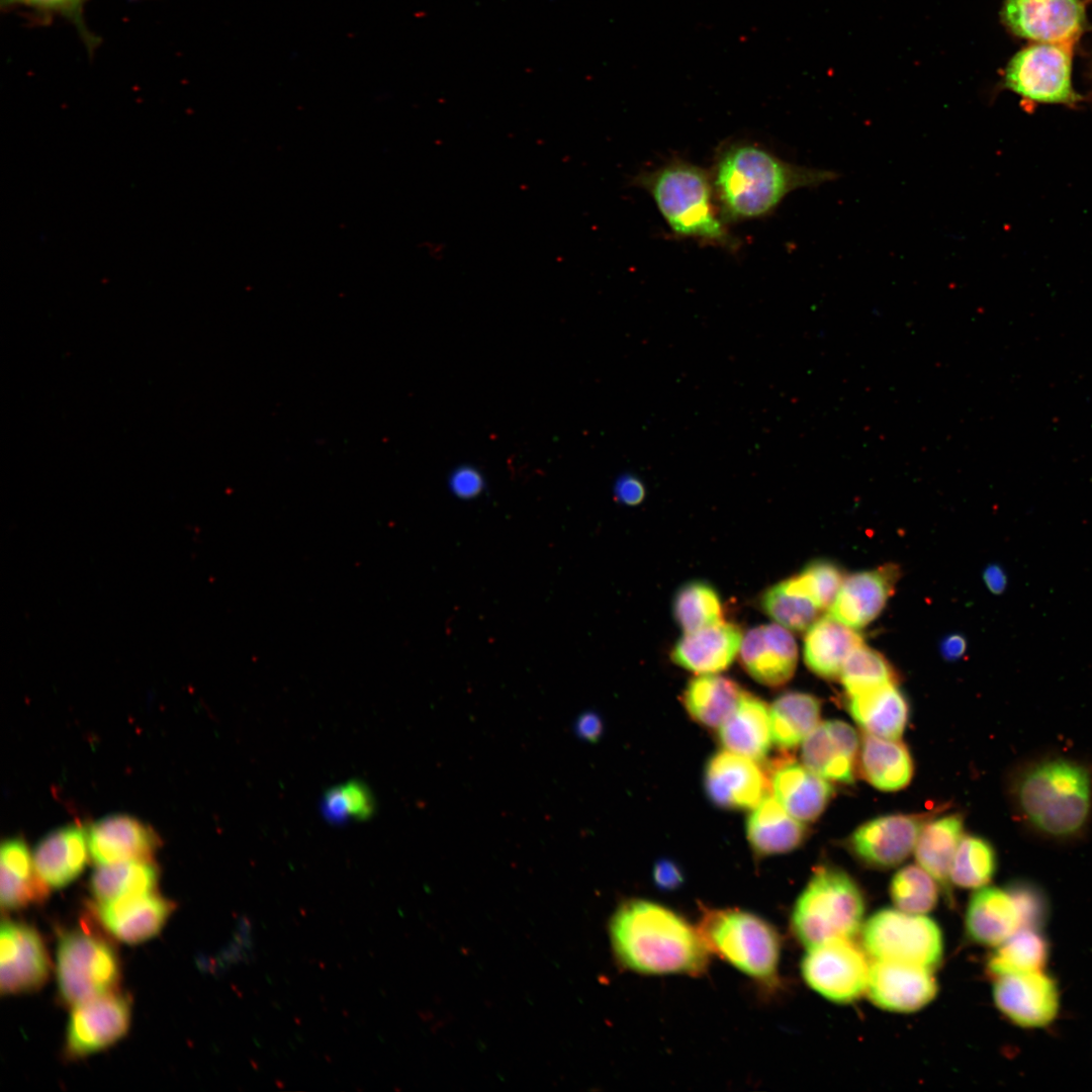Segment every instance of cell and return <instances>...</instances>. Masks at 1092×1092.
<instances>
[{"label":"cell","instance_id":"f5cc1de1","mask_svg":"<svg viewBox=\"0 0 1092 1092\" xmlns=\"http://www.w3.org/2000/svg\"><path fill=\"white\" fill-rule=\"evenodd\" d=\"M966 649V638L958 633H952L945 636L939 644V652L941 656L947 661L958 660L964 655Z\"/></svg>","mask_w":1092,"mask_h":1092},{"label":"cell","instance_id":"60d3db41","mask_svg":"<svg viewBox=\"0 0 1092 1092\" xmlns=\"http://www.w3.org/2000/svg\"><path fill=\"white\" fill-rule=\"evenodd\" d=\"M840 681L846 696H852L890 684H898V673L890 661L879 651L859 645L846 658Z\"/></svg>","mask_w":1092,"mask_h":1092},{"label":"cell","instance_id":"83f0119b","mask_svg":"<svg viewBox=\"0 0 1092 1092\" xmlns=\"http://www.w3.org/2000/svg\"><path fill=\"white\" fill-rule=\"evenodd\" d=\"M722 746L731 752L762 760L771 745L769 707L758 697L744 691L732 714L717 729Z\"/></svg>","mask_w":1092,"mask_h":1092},{"label":"cell","instance_id":"f546056e","mask_svg":"<svg viewBox=\"0 0 1092 1092\" xmlns=\"http://www.w3.org/2000/svg\"><path fill=\"white\" fill-rule=\"evenodd\" d=\"M964 836V817L951 813L930 819L920 832L914 851L918 864L936 881L947 902L952 903L950 869Z\"/></svg>","mask_w":1092,"mask_h":1092},{"label":"cell","instance_id":"74e56055","mask_svg":"<svg viewBox=\"0 0 1092 1092\" xmlns=\"http://www.w3.org/2000/svg\"><path fill=\"white\" fill-rule=\"evenodd\" d=\"M90 0H0V9L5 12L22 11L32 26L51 25L55 18H62L72 24L92 57L99 47L101 38L94 34L85 21L84 10Z\"/></svg>","mask_w":1092,"mask_h":1092},{"label":"cell","instance_id":"5b68a950","mask_svg":"<svg viewBox=\"0 0 1092 1092\" xmlns=\"http://www.w3.org/2000/svg\"><path fill=\"white\" fill-rule=\"evenodd\" d=\"M864 896L854 879L835 866L815 869L797 898L790 925L806 948L851 939L862 927Z\"/></svg>","mask_w":1092,"mask_h":1092},{"label":"cell","instance_id":"f35d334b","mask_svg":"<svg viewBox=\"0 0 1092 1092\" xmlns=\"http://www.w3.org/2000/svg\"><path fill=\"white\" fill-rule=\"evenodd\" d=\"M672 614L684 633H690L724 621L717 589L709 582L690 580L676 590Z\"/></svg>","mask_w":1092,"mask_h":1092},{"label":"cell","instance_id":"277c9868","mask_svg":"<svg viewBox=\"0 0 1092 1092\" xmlns=\"http://www.w3.org/2000/svg\"><path fill=\"white\" fill-rule=\"evenodd\" d=\"M634 183L653 198L674 236L732 252L738 250L740 242L723 220L711 174L703 168L676 159L640 173Z\"/></svg>","mask_w":1092,"mask_h":1092},{"label":"cell","instance_id":"b9f144b4","mask_svg":"<svg viewBox=\"0 0 1092 1092\" xmlns=\"http://www.w3.org/2000/svg\"><path fill=\"white\" fill-rule=\"evenodd\" d=\"M889 890L897 909L917 915L932 911L941 891L936 881L919 864L900 868L892 877Z\"/></svg>","mask_w":1092,"mask_h":1092},{"label":"cell","instance_id":"ac0fdd59","mask_svg":"<svg viewBox=\"0 0 1092 1092\" xmlns=\"http://www.w3.org/2000/svg\"><path fill=\"white\" fill-rule=\"evenodd\" d=\"M900 576V567L894 563L845 576L829 615L853 629L866 627L882 613Z\"/></svg>","mask_w":1092,"mask_h":1092},{"label":"cell","instance_id":"8fae6325","mask_svg":"<svg viewBox=\"0 0 1092 1092\" xmlns=\"http://www.w3.org/2000/svg\"><path fill=\"white\" fill-rule=\"evenodd\" d=\"M939 812L938 808L871 819L849 835L847 847L866 866L880 870L897 867L911 854L921 830Z\"/></svg>","mask_w":1092,"mask_h":1092},{"label":"cell","instance_id":"7a4b0ae2","mask_svg":"<svg viewBox=\"0 0 1092 1092\" xmlns=\"http://www.w3.org/2000/svg\"><path fill=\"white\" fill-rule=\"evenodd\" d=\"M615 957L644 975H703L710 963L698 927L672 909L646 899L624 901L611 918Z\"/></svg>","mask_w":1092,"mask_h":1092},{"label":"cell","instance_id":"2e32d148","mask_svg":"<svg viewBox=\"0 0 1092 1092\" xmlns=\"http://www.w3.org/2000/svg\"><path fill=\"white\" fill-rule=\"evenodd\" d=\"M130 1005L126 997L109 993L74 1006L67 1029V1051L84 1057L101 1051L127 1031Z\"/></svg>","mask_w":1092,"mask_h":1092},{"label":"cell","instance_id":"1f68e13d","mask_svg":"<svg viewBox=\"0 0 1092 1092\" xmlns=\"http://www.w3.org/2000/svg\"><path fill=\"white\" fill-rule=\"evenodd\" d=\"M859 776L883 792L905 788L914 772L911 754L899 739H887L866 733L857 756Z\"/></svg>","mask_w":1092,"mask_h":1092},{"label":"cell","instance_id":"ee69618b","mask_svg":"<svg viewBox=\"0 0 1092 1092\" xmlns=\"http://www.w3.org/2000/svg\"><path fill=\"white\" fill-rule=\"evenodd\" d=\"M759 607L777 624L797 633L808 630L820 611L808 598L788 592L782 581L760 595Z\"/></svg>","mask_w":1092,"mask_h":1092},{"label":"cell","instance_id":"9a60e30c","mask_svg":"<svg viewBox=\"0 0 1092 1092\" xmlns=\"http://www.w3.org/2000/svg\"><path fill=\"white\" fill-rule=\"evenodd\" d=\"M50 961L35 929L10 920L3 921L0 934V989L2 994L37 990L48 980Z\"/></svg>","mask_w":1092,"mask_h":1092},{"label":"cell","instance_id":"7bdbcfd3","mask_svg":"<svg viewBox=\"0 0 1092 1092\" xmlns=\"http://www.w3.org/2000/svg\"><path fill=\"white\" fill-rule=\"evenodd\" d=\"M836 563L818 559L809 562L799 573L782 581L785 588L811 600L820 610L829 609L844 580Z\"/></svg>","mask_w":1092,"mask_h":1092},{"label":"cell","instance_id":"bcb514c9","mask_svg":"<svg viewBox=\"0 0 1092 1092\" xmlns=\"http://www.w3.org/2000/svg\"><path fill=\"white\" fill-rule=\"evenodd\" d=\"M1007 888L1013 895L1021 918V928L1042 929L1049 917V901L1044 891L1034 882L1018 879Z\"/></svg>","mask_w":1092,"mask_h":1092},{"label":"cell","instance_id":"7402d4cb","mask_svg":"<svg viewBox=\"0 0 1092 1092\" xmlns=\"http://www.w3.org/2000/svg\"><path fill=\"white\" fill-rule=\"evenodd\" d=\"M174 909L171 901L152 892L96 901L94 913L115 938L140 943L157 935Z\"/></svg>","mask_w":1092,"mask_h":1092},{"label":"cell","instance_id":"7c38bea8","mask_svg":"<svg viewBox=\"0 0 1092 1092\" xmlns=\"http://www.w3.org/2000/svg\"><path fill=\"white\" fill-rule=\"evenodd\" d=\"M1000 15L1013 34L1033 42L1074 46L1086 26L1081 0H1004Z\"/></svg>","mask_w":1092,"mask_h":1092},{"label":"cell","instance_id":"8992f818","mask_svg":"<svg viewBox=\"0 0 1092 1092\" xmlns=\"http://www.w3.org/2000/svg\"><path fill=\"white\" fill-rule=\"evenodd\" d=\"M708 949L760 986L779 984L782 940L772 924L737 908H702L697 925Z\"/></svg>","mask_w":1092,"mask_h":1092},{"label":"cell","instance_id":"4316f807","mask_svg":"<svg viewBox=\"0 0 1092 1092\" xmlns=\"http://www.w3.org/2000/svg\"><path fill=\"white\" fill-rule=\"evenodd\" d=\"M806 824L786 811L767 794L751 809L746 820V837L753 852L760 857L787 853L806 840Z\"/></svg>","mask_w":1092,"mask_h":1092},{"label":"cell","instance_id":"816d5d0a","mask_svg":"<svg viewBox=\"0 0 1092 1092\" xmlns=\"http://www.w3.org/2000/svg\"><path fill=\"white\" fill-rule=\"evenodd\" d=\"M982 576L985 585L992 594L1001 595L1005 592L1008 584V578L1001 565L996 563L987 565Z\"/></svg>","mask_w":1092,"mask_h":1092},{"label":"cell","instance_id":"8d00e7d4","mask_svg":"<svg viewBox=\"0 0 1092 1092\" xmlns=\"http://www.w3.org/2000/svg\"><path fill=\"white\" fill-rule=\"evenodd\" d=\"M158 871L149 860H124L102 864L92 875L90 889L97 901L152 892Z\"/></svg>","mask_w":1092,"mask_h":1092},{"label":"cell","instance_id":"d6a6232c","mask_svg":"<svg viewBox=\"0 0 1092 1092\" xmlns=\"http://www.w3.org/2000/svg\"><path fill=\"white\" fill-rule=\"evenodd\" d=\"M0 901L7 910L39 903L49 895L50 887L39 878L33 856L26 843L17 837L1 845Z\"/></svg>","mask_w":1092,"mask_h":1092},{"label":"cell","instance_id":"4fadbf2b","mask_svg":"<svg viewBox=\"0 0 1092 1092\" xmlns=\"http://www.w3.org/2000/svg\"><path fill=\"white\" fill-rule=\"evenodd\" d=\"M997 1010L1022 1028L1050 1025L1058 1016L1061 994L1057 980L1044 971L1005 975L993 979Z\"/></svg>","mask_w":1092,"mask_h":1092},{"label":"cell","instance_id":"30bf717a","mask_svg":"<svg viewBox=\"0 0 1092 1092\" xmlns=\"http://www.w3.org/2000/svg\"><path fill=\"white\" fill-rule=\"evenodd\" d=\"M870 967L864 949L851 939H836L807 948L800 970L816 993L830 1002L848 1004L866 991Z\"/></svg>","mask_w":1092,"mask_h":1092},{"label":"cell","instance_id":"cb8c5ba5","mask_svg":"<svg viewBox=\"0 0 1092 1092\" xmlns=\"http://www.w3.org/2000/svg\"><path fill=\"white\" fill-rule=\"evenodd\" d=\"M1021 928L1017 903L1007 888L984 886L972 894L965 913L968 938L995 947Z\"/></svg>","mask_w":1092,"mask_h":1092},{"label":"cell","instance_id":"603a6c76","mask_svg":"<svg viewBox=\"0 0 1092 1092\" xmlns=\"http://www.w3.org/2000/svg\"><path fill=\"white\" fill-rule=\"evenodd\" d=\"M87 835L90 856L99 866L149 860L158 846V838L149 826L122 814L97 820Z\"/></svg>","mask_w":1092,"mask_h":1092},{"label":"cell","instance_id":"9c48e42d","mask_svg":"<svg viewBox=\"0 0 1092 1092\" xmlns=\"http://www.w3.org/2000/svg\"><path fill=\"white\" fill-rule=\"evenodd\" d=\"M1073 47L1033 42L1023 48L1007 64L1003 86L1034 103L1077 106L1083 97L1072 84Z\"/></svg>","mask_w":1092,"mask_h":1092},{"label":"cell","instance_id":"52a82bcc","mask_svg":"<svg viewBox=\"0 0 1092 1092\" xmlns=\"http://www.w3.org/2000/svg\"><path fill=\"white\" fill-rule=\"evenodd\" d=\"M866 953L875 961L912 965L933 970L943 957V936L938 924L924 915L884 908L861 927Z\"/></svg>","mask_w":1092,"mask_h":1092},{"label":"cell","instance_id":"ab89813d","mask_svg":"<svg viewBox=\"0 0 1092 1092\" xmlns=\"http://www.w3.org/2000/svg\"><path fill=\"white\" fill-rule=\"evenodd\" d=\"M997 869L998 854L993 843L979 835H964L951 863L950 881L959 888L976 890L987 886Z\"/></svg>","mask_w":1092,"mask_h":1092},{"label":"cell","instance_id":"e0dca14e","mask_svg":"<svg viewBox=\"0 0 1092 1092\" xmlns=\"http://www.w3.org/2000/svg\"><path fill=\"white\" fill-rule=\"evenodd\" d=\"M932 970L898 963L871 965L867 994L877 1007L897 1013H911L927 1006L937 995Z\"/></svg>","mask_w":1092,"mask_h":1092},{"label":"cell","instance_id":"ba28073f","mask_svg":"<svg viewBox=\"0 0 1092 1092\" xmlns=\"http://www.w3.org/2000/svg\"><path fill=\"white\" fill-rule=\"evenodd\" d=\"M61 996L72 1006L112 993L119 981V963L112 946L84 930L62 935L57 950Z\"/></svg>","mask_w":1092,"mask_h":1092},{"label":"cell","instance_id":"836d02e7","mask_svg":"<svg viewBox=\"0 0 1092 1092\" xmlns=\"http://www.w3.org/2000/svg\"><path fill=\"white\" fill-rule=\"evenodd\" d=\"M745 690L733 679L719 674H698L681 695L689 716L698 724L718 729L732 714Z\"/></svg>","mask_w":1092,"mask_h":1092},{"label":"cell","instance_id":"d590c367","mask_svg":"<svg viewBox=\"0 0 1092 1092\" xmlns=\"http://www.w3.org/2000/svg\"><path fill=\"white\" fill-rule=\"evenodd\" d=\"M1051 949L1040 929L1020 928L995 946L987 958L986 972L992 979L1013 974L1043 971Z\"/></svg>","mask_w":1092,"mask_h":1092},{"label":"cell","instance_id":"5bb4252c","mask_svg":"<svg viewBox=\"0 0 1092 1092\" xmlns=\"http://www.w3.org/2000/svg\"><path fill=\"white\" fill-rule=\"evenodd\" d=\"M704 789L715 806L726 810H751L771 793L767 772L756 760L726 749L707 760Z\"/></svg>","mask_w":1092,"mask_h":1092},{"label":"cell","instance_id":"484cf974","mask_svg":"<svg viewBox=\"0 0 1092 1092\" xmlns=\"http://www.w3.org/2000/svg\"><path fill=\"white\" fill-rule=\"evenodd\" d=\"M87 831L80 825H68L46 835L35 846L34 867L50 887L63 888L85 869L89 857Z\"/></svg>","mask_w":1092,"mask_h":1092},{"label":"cell","instance_id":"6da1fadb","mask_svg":"<svg viewBox=\"0 0 1092 1092\" xmlns=\"http://www.w3.org/2000/svg\"><path fill=\"white\" fill-rule=\"evenodd\" d=\"M1004 794L1011 816L1028 838L1075 846L1092 833V763L1060 749H1043L1006 771Z\"/></svg>","mask_w":1092,"mask_h":1092},{"label":"cell","instance_id":"e575fe53","mask_svg":"<svg viewBox=\"0 0 1092 1092\" xmlns=\"http://www.w3.org/2000/svg\"><path fill=\"white\" fill-rule=\"evenodd\" d=\"M820 700L808 693L786 692L769 707L771 740L787 751L798 746L819 724Z\"/></svg>","mask_w":1092,"mask_h":1092},{"label":"cell","instance_id":"3957f363","mask_svg":"<svg viewBox=\"0 0 1092 1092\" xmlns=\"http://www.w3.org/2000/svg\"><path fill=\"white\" fill-rule=\"evenodd\" d=\"M710 174L727 224L766 216L792 191L817 187L838 176L829 170L790 163L747 141L720 147Z\"/></svg>","mask_w":1092,"mask_h":1092},{"label":"cell","instance_id":"44dd1931","mask_svg":"<svg viewBox=\"0 0 1092 1092\" xmlns=\"http://www.w3.org/2000/svg\"><path fill=\"white\" fill-rule=\"evenodd\" d=\"M738 654L744 670L759 684L770 688L787 684L798 661L794 637L777 623L749 629L742 637Z\"/></svg>","mask_w":1092,"mask_h":1092},{"label":"cell","instance_id":"ffe728a7","mask_svg":"<svg viewBox=\"0 0 1092 1092\" xmlns=\"http://www.w3.org/2000/svg\"><path fill=\"white\" fill-rule=\"evenodd\" d=\"M859 746L857 732L846 722H821L802 742V763L831 783L851 785Z\"/></svg>","mask_w":1092,"mask_h":1092},{"label":"cell","instance_id":"f907efd6","mask_svg":"<svg viewBox=\"0 0 1092 1092\" xmlns=\"http://www.w3.org/2000/svg\"><path fill=\"white\" fill-rule=\"evenodd\" d=\"M573 730L579 739L597 743L604 733V722L595 711L581 712L574 721Z\"/></svg>","mask_w":1092,"mask_h":1092},{"label":"cell","instance_id":"d6986e66","mask_svg":"<svg viewBox=\"0 0 1092 1092\" xmlns=\"http://www.w3.org/2000/svg\"><path fill=\"white\" fill-rule=\"evenodd\" d=\"M766 772L770 792L796 819L815 821L830 803L832 783L785 753L770 760Z\"/></svg>","mask_w":1092,"mask_h":1092},{"label":"cell","instance_id":"f6af8a7d","mask_svg":"<svg viewBox=\"0 0 1092 1092\" xmlns=\"http://www.w3.org/2000/svg\"><path fill=\"white\" fill-rule=\"evenodd\" d=\"M323 810L325 817L332 822L364 819L372 814L373 800L364 785L349 782L331 789L325 795Z\"/></svg>","mask_w":1092,"mask_h":1092},{"label":"cell","instance_id":"681fc988","mask_svg":"<svg viewBox=\"0 0 1092 1092\" xmlns=\"http://www.w3.org/2000/svg\"><path fill=\"white\" fill-rule=\"evenodd\" d=\"M652 879L655 886L664 891L675 890L685 881L679 866L668 858H660L654 863Z\"/></svg>","mask_w":1092,"mask_h":1092},{"label":"cell","instance_id":"c3c4849f","mask_svg":"<svg viewBox=\"0 0 1092 1092\" xmlns=\"http://www.w3.org/2000/svg\"><path fill=\"white\" fill-rule=\"evenodd\" d=\"M646 494V488L642 480L632 474L623 473L614 484V495L618 503L633 507L639 505Z\"/></svg>","mask_w":1092,"mask_h":1092},{"label":"cell","instance_id":"4dcf8cb0","mask_svg":"<svg viewBox=\"0 0 1092 1092\" xmlns=\"http://www.w3.org/2000/svg\"><path fill=\"white\" fill-rule=\"evenodd\" d=\"M898 684H890L847 696L852 719L866 733L899 739L907 726L909 705Z\"/></svg>","mask_w":1092,"mask_h":1092},{"label":"cell","instance_id":"d4e9b609","mask_svg":"<svg viewBox=\"0 0 1092 1092\" xmlns=\"http://www.w3.org/2000/svg\"><path fill=\"white\" fill-rule=\"evenodd\" d=\"M741 629L721 622L685 633L673 645L670 658L678 666L697 674L717 673L727 669L739 652Z\"/></svg>","mask_w":1092,"mask_h":1092},{"label":"cell","instance_id":"7dc6e473","mask_svg":"<svg viewBox=\"0 0 1092 1092\" xmlns=\"http://www.w3.org/2000/svg\"><path fill=\"white\" fill-rule=\"evenodd\" d=\"M448 485L455 496L461 499H472L483 492L485 481L477 468L471 465H460L452 470Z\"/></svg>","mask_w":1092,"mask_h":1092},{"label":"cell","instance_id":"f1b7e54d","mask_svg":"<svg viewBox=\"0 0 1092 1092\" xmlns=\"http://www.w3.org/2000/svg\"><path fill=\"white\" fill-rule=\"evenodd\" d=\"M863 644L860 633L829 614L817 619L804 639V661L816 675L837 679L848 655Z\"/></svg>","mask_w":1092,"mask_h":1092}]
</instances>
